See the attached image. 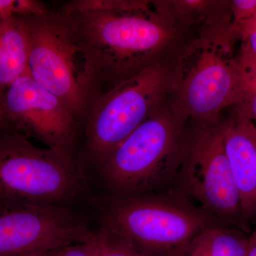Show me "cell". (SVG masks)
<instances>
[{
	"label": "cell",
	"instance_id": "obj_16",
	"mask_svg": "<svg viewBox=\"0 0 256 256\" xmlns=\"http://www.w3.org/2000/svg\"><path fill=\"white\" fill-rule=\"evenodd\" d=\"M96 256H150L107 229L96 228Z\"/></svg>",
	"mask_w": 256,
	"mask_h": 256
},
{
	"label": "cell",
	"instance_id": "obj_6",
	"mask_svg": "<svg viewBox=\"0 0 256 256\" xmlns=\"http://www.w3.org/2000/svg\"><path fill=\"white\" fill-rule=\"evenodd\" d=\"M89 192L78 163L50 148L34 146L12 130H0V198L75 207Z\"/></svg>",
	"mask_w": 256,
	"mask_h": 256
},
{
	"label": "cell",
	"instance_id": "obj_25",
	"mask_svg": "<svg viewBox=\"0 0 256 256\" xmlns=\"http://www.w3.org/2000/svg\"><path fill=\"white\" fill-rule=\"evenodd\" d=\"M44 256H56V252H47Z\"/></svg>",
	"mask_w": 256,
	"mask_h": 256
},
{
	"label": "cell",
	"instance_id": "obj_7",
	"mask_svg": "<svg viewBox=\"0 0 256 256\" xmlns=\"http://www.w3.org/2000/svg\"><path fill=\"white\" fill-rule=\"evenodd\" d=\"M16 16L28 36V75L63 101L84 127L90 106L86 64L68 24L56 9Z\"/></svg>",
	"mask_w": 256,
	"mask_h": 256
},
{
	"label": "cell",
	"instance_id": "obj_5",
	"mask_svg": "<svg viewBox=\"0 0 256 256\" xmlns=\"http://www.w3.org/2000/svg\"><path fill=\"white\" fill-rule=\"evenodd\" d=\"M170 88V67L160 60L117 84L92 102L77 156L86 181L112 150L165 105Z\"/></svg>",
	"mask_w": 256,
	"mask_h": 256
},
{
	"label": "cell",
	"instance_id": "obj_4",
	"mask_svg": "<svg viewBox=\"0 0 256 256\" xmlns=\"http://www.w3.org/2000/svg\"><path fill=\"white\" fill-rule=\"evenodd\" d=\"M87 202L94 208L98 226L150 256H182L200 230L223 223L174 188L127 198L92 197Z\"/></svg>",
	"mask_w": 256,
	"mask_h": 256
},
{
	"label": "cell",
	"instance_id": "obj_23",
	"mask_svg": "<svg viewBox=\"0 0 256 256\" xmlns=\"http://www.w3.org/2000/svg\"><path fill=\"white\" fill-rule=\"evenodd\" d=\"M2 95V94H0V130H11L10 129L9 126L6 124V121L3 117L2 112L1 108V99Z\"/></svg>",
	"mask_w": 256,
	"mask_h": 256
},
{
	"label": "cell",
	"instance_id": "obj_21",
	"mask_svg": "<svg viewBox=\"0 0 256 256\" xmlns=\"http://www.w3.org/2000/svg\"><path fill=\"white\" fill-rule=\"evenodd\" d=\"M235 32L238 34L240 40L242 35L245 34L246 33L250 32H256V18L255 20L250 21V22L246 24L240 28H237L236 30H235Z\"/></svg>",
	"mask_w": 256,
	"mask_h": 256
},
{
	"label": "cell",
	"instance_id": "obj_20",
	"mask_svg": "<svg viewBox=\"0 0 256 256\" xmlns=\"http://www.w3.org/2000/svg\"><path fill=\"white\" fill-rule=\"evenodd\" d=\"M242 42L246 43L249 48L256 56V32H250L242 35L240 38Z\"/></svg>",
	"mask_w": 256,
	"mask_h": 256
},
{
	"label": "cell",
	"instance_id": "obj_19",
	"mask_svg": "<svg viewBox=\"0 0 256 256\" xmlns=\"http://www.w3.org/2000/svg\"><path fill=\"white\" fill-rule=\"evenodd\" d=\"M95 236L86 242H79L56 252V256H96Z\"/></svg>",
	"mask_w": 256,
	"mask_h": 256
},
{
	"label": "cell",
	"instance_id": "obj_17",
	"mask_svg": "<svg viewBox=\"0 0 256 256\" xmlns=\"http://www.w3.org/2000/svg\"><path fill=\"white\" fill-rule=\"evenodd\" d=\"M63 5L78 11H134L152 6L148 0H72Z\"/></svg>",
	"mask_w": 256,
	"mask_h": 256
},
{
	"label": "cell",
	"instance_id": "obj_12",
	"mask_svg": "<svg viewBox=\"0 0 256 256\" xmlns=\"http://www.w3.org/2000/svg\"><path fill=\"white\" fill-rule=\"evenodd\" d=\"M156 12L178 28L201 26L202 28L232 22L230 1L156 0L150 1Z\"/></svg>",
	"mask_w": 256,
	"mask_h": 256
},
{
	"label": "cell",
	"instance_id": "obj_8",
	"mask_svg": "<svg viewBox=\"0 0 256 256\" xmlns=\"http://www.w3.org/2000/svg\"><path fill=\"white\" fill-rule=\"evenodd\" d=\"M173 188L216 220L250 234L242 222L240 195L226 153L223 122L196 126L188 134Z\"/></svg>",
	"mask_w": 256,
	"mask_h": 256
},
{
	"label": "cell",
	"instance_id": "obj_3",
	"mask_svg": "<svg viewBox=\"0 0 256 256\" xmlns=\"http://www.w3.org/2000/svg\"><path fill=\"white\" fill-rule=\"evenodd\" d=\"M239 40L232 22L202 28L176 55L171 72L170 110L196 126L218 124L220 112L235 107L239 76L234 46Z\"/></svg>",
	"mask_w": 256,
	"mask_h": 256
},
{
	"label": "cell",
	"instance_id": "obj_11",
	"mask_svg": "<svg viewBox=\"0 0 256 256\" xmlns=\"http://www.w3.org/2000/svg\"><path fill=\"white\" fill-rule=\"evenodd\" d=\"M224 146L242 202V218L249 232L256 228V124L235 112L223 122Z\"/></svg>",
	"mask_w": 256,
	"mask_h": 256
},
{
	"label": "cell",
	"instance_id": "obj_9",
	"mask_svg": "<svg viewBox=\"0 0 256 256\" xmlns=\"http://www.w3.org/2000/svg\"><path fill=\"white\" fill-rule=\"evenodd\" d=\"M1 108L11 130L34 138L77 162L82 124L63 101L38 85L28 72L5 89Z\"/></svg>",
	"mask_w": 256,
	"mask_h": 256
},
{
	"label": "cell",
	"instance_id": "obj_1",
	"mask_svg": "<svg viewBox=\"0 0 256 256\" xmlns=\"http://www.w3.org/2000/svg\"><path fill=\"white\" fill-rule=\"evenodd\" d=\"M56 10L85 58L90 106L117 84L162 60L184 30L152 6L134 11H78L62 4Z\"/></svg>",
	"mask_w": 256,
	"mask_h": 256
},
{
	"label": "cell",
	"instance_id": "obj_10",
	"mask_svg": "<svg viewBox=\"0 0 256 256\" xmlns=\"http://www.w3.org/2000/svg\"><path fill=\"white\" fill-rule=\"evenodd\" d=\"M95 234L76 207L0 198V256L56 252Z\"/></svg>",
	"mask_w": 256,
	"mask_h": 256
},
{
	"label": "cell",
	"instance_id": "obj_13",
	"mask_svg": "<svg viewBox=\"0 0 256 256\" xmlns=\"http://www.w3.org/2000/svg\"><path fill=\"white\" fill-rule=\"evenodd\" d=\"M28 40L16 15L0 16V94L28 72Z\"/></svg>",
	"mask_w": 256,
	"mask_h": 256
},
{
	"label": "cell",
	"instance_id": "obj_15",
	"mask_svg": "<svg viewBox=\"0 0 256 256\" xmlns=\"http://www.w3.org/2000/svg\"><path fill=\"white\" fill-rule=\"evenodd\" d=\"M239 76V98L235 112L256 124V56L242 42L236 55Z\"/></svg>",
	"mask_w": 256,
	"mask_h": 256
},
{
	"label": "cell",
	"instance_id": "obj_2",
	"mask_svg": "<svg viewBox=\"0 0 256 256\" xmlns=\"http://www.w3.org/2000/svg\"><path fill=\"white\" fill-rule=\"evenodd\" d=\"M185 124L162 106L94 170L88 178V198H127L173 188L186 148Z\"/></svg>",
	"mask_w": 256,
	"mask_h": 256
},
{
	"label": "cell",
	"instance_id": "obj_22",
	"mask_svg": "<svg viewBox=\"0 0 256 256\" xmlns=\"http://www.w3.org/2000/svg\"><path fill=\"white\" fill-rule=\"evenodd\" d=\"M247 256H256V228L249 234V245Z\"/></svg>",
	"mask_w": 256,
	"mask_h": 256
},
{
	"label": "cell",
	"instance_id": "obj_24",
	"mask_svg": "<svg viewBox=\"0 0 256 256\" xmlns=\"http://www.w3.org/2000/svg\"><path fill=\"white\" fill-rule=\"evenodd\" d=\"M47 252H44V254H26V255H20L15 256H44L46 255Z\"/></svg>",
	"mask_w": 256,
	"mask_h": 256
},
{
	"label": "cell",
	"instance_id": "obj_14",
	"mask_svg": "<svg viewBox=\"0 0 256 256\" xmlns=\"http://www.w3.org/2000/svg\"><path fill=\"white\" fill-rule=\"evenodd\" d=\"M249 234L224 223L208 226L192 239L182 256H247Z\"/></svg>",
	"mask_w": 256,
	"mask_h": 256
},
{
	"label": "cell",
	"instance_id": "obj_18",
	"mask_svg": "<svg viewBox=\"0 0 256 256\" xmlns=\"http://www.w3.org/2000/svg\"><path fill=\"white\" fill-rule=\"evenodd\" d=\"M232 28L234 31L256 18V0L230 1Z\"/></svg>",
	"mask_w": 256,
	"mask_h": 256
}]
</instances>
